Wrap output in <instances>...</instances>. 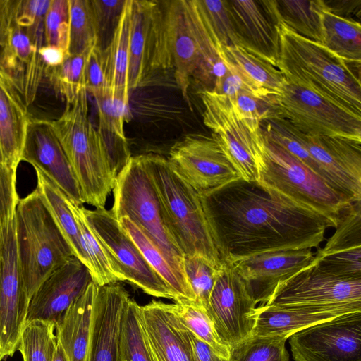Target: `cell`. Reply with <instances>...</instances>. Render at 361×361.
Masks as SVG:
<instances>
[{
	"label": "cell",
	"mask_w": 361,
	"mask_h": 361,
	"mask_svg": "<svg viewBox=\"0 0 361 361\" xmlns=\"http://www.w3.org/2000/svg\"><path fill=\"white\" fill-rule=\"evenodd\" d=\"M286 122L317 164L324 179L350 203L361 202V143L305 134Z\"/></svg>",
	"instance_id": "e0dca14e"
},
{
	"label": "cell",
	"mask_w": 361,
	"mask_h": 361,
	"mask_svg": "<svg viewBox=\"0 0 361 361\" xmlns=\"http://www.w3.org/2000/svg\"><path fill=\"white\" fill-rule=\"evenodd\" d=\"M216 37L222 47L242 46L227 0H197Z\"/></svg>",
	"instance_id": "f6af8a7d"
},
{
	"label": "cell",
	"mask_w": 361,
	"mask_h": 361,
	"mask_svg": "<svg viewBox=\"0 0 361 361\" xmlns=\"http://www.w3.org/2000/svg\"><path fill=\"white\" fill-rule=\"evenodd\" d=\"M227 58L271 96L281 92L286 80L272 63L255 51L242 47H222Z\"/></svg>",
	"instance_id": "e575fe53"
},
{
	"label": "cell",
	"mask_w": 361,
	"mask_h": 361,
	"mask_svg": "<svg viewBox=\"0 0 361 361\" xmlns=\"http://www.w3.org/2000/svg\"><path fill=\"white\" fill-rule=\"evenodd\" d=\"M97 285L92 282L56 326V337L68 361H86Z\"/></svg>",
	"instance_id": "f1b7e54d"
},
{
	"label": "cell",
	"mask_w": 361,
	"mask_h": 361,
	"mask_svg": "<svg viewBox=\"0 0 361 361\" xmlns=\"http://www.w3.org/2000/svg\"><path fill=\"white\" fill-rule=\"evenodd\" d=\"M51 2V0H20L16 23L27 27L44 19Z\"/></svg>",
	"instance_id": "11a10c76"
},
{
	"label": "cell",
	"mask_w": 361,
	"mask_h": 361,
	"mask_svg": "<svg viewBox=\"0 0 361 361\" xmlns=\"http://www.w3.org/2000/svg\"><path fill=\"white\" fill-rule=\"evenodd\" d=\"M30 118L21 95L0 71V163L18 168Z\"/></svg>",
	"instance_id": "4316f807"
},
{
	"label": "cell",
	"mask_w": 361,
	"mask_h": 361,
	"mask_svg": "<svg viewBox=\"0 0 361 361\" xmlns=\"http://www.w3.org/2000/svg\"><path fill=\"white\" fill-rule=\"evenodd\" d=\"M90 2L96 28L97 46L103 50L111 41L126 0H90Z\"/></svg>",
	"instance_id": "681fc988"
},
{
	"label": "cell",
	"mask_w": 361,
	"mask_h": 361,
	"mask_svg": "<svg viewBox=\"0 0 361 361\" xmlns=\"http://www.w3.org/2000/svg\"><path fill=\"white\" fill-rule=\"evenodd\" d=\"M219 269L215 268L202 257H183V271L195 294V304L205 310Z\"/></svg>",
	"instance_id": "ee69618b"
},
{
	"label": "cell",
	"mask_w": 361,
	"mask_h": 361,
	"mask_svg": "<svg viewBox=\"0 0 361 361\" xmlns=\"http://www.w3.org/2000/svg\"><path fill=\"white\" fill-rule=\"evenodd\" d=\"M2 359H3V357H2L1 350V346H0V361H1Z\"/></svg>",
	"instance_id": "94428289"
},
{
	"label": "cell",
	"mask_w": 361,
	"mask_h": 361,
	"mask_svg": "<svg viewBox=\"0 0 361 361\" xmlns=\"http://www.w3.org/2000/svg\"><path fill=\"white\" fill-rule=\"evenodd\" d=\"M203 121L240 178L258 182L264 164L265 137L261 122L243 117L225 96L212 90L200 93Z\"/></svg>",
	"instance_id": "9c48e42d"
},
{
	"label": "cell",
	"mask_w": 361,
	"mask_h": 361,
	"mask_svg": "<svg viewBox=\"0 0 361 361\" xmlns=\"http://www.w3.org/2000/svg\"><path fill=\"white\" fill-rule=\"evenodd\" d=\"M287 339L281 336L251 335L230 349L228 361H288Z\"/></svg>",
	"instance_id": "60d3db41"
},
{
	"label": "cell",
	"mask_w": 361,
	"mask_h": 361,
	"mask_svg": "<svg viewBox=\"0 0 361 361\" xmlns=\"http://www.w3.org/2000/svg\"><path fill=\"white\" fill-rule=\"evenodd\" d=\"M322 44L348 64L360 67L361 25L359 22L334 14L326 8L322 14Z\"/></svg>",
	"instance_id": "4dcf8cb0"
},
{
	"label": "cell",
	"mask_w": 361,
	"mask_h": 361,
	"mask_svg": "<svg viewBox=\"0 0 361 361\" xmlns=\"http://www.w3.org/2000/svg\"><path fill=\"white\" fill-rule=\"evenodd\" d=\"M44 38L46 46L58 47L68 54V0H51L44 18Z\"/></svg>",
	"instance_id": "c3c4849f"
},
{
	"label": "cell",
	"mask_w": 361,
	"mask_h": 361,
	"mask_svg": "<svg viewBox=\"0 0 361 361\" xmlns=\"http://www.w3.org/2000/svg\"><path fill=\"white\" fill-rule=\"evenodd\" d=\"M221 262L206 312L230 350L251 336L257 304L233 263Z\"/></svg>",
	"instance_id": "5bb4252c"
},
{
	"label": "cell",
	"mask_w": 361,
	"mask_h": 361,
	"mask_svg": "<svg viewBox=\"0 0 361 361\" xmlns=\"http://www.w3.org/2000/svg\"><path fill=\"white\" fill-rule=\"evenodd\" d=\"M54 324L35 319L27 322L18 348L23 361H53L58 343Z\"/></svg>",
	"instance_id": "ab89813d"
},
{
	"label": "cell",
	"mask_w": 361,
	"mask_h": 361,
	"mask_svg": "<svg viewBox=\"0 0 361 361\" xmlns=\"http://www.w3.org/2000/svg\"><path fill=\"white\" fill-rule=\"evenodd\" d=\"M53 361H68L66 355L59 341L54 355Z\"/></svg>",
	"instance_id": "91938a15"
},
{
	"label": "cell",
	"mask_w": 361,
	"mask_h": 361,
	"mask_svg": "<svg viewBox=\"0 0 361 361\" xmlns=\"http://www.w3.org/2000/svg\"><path fill=\"white\" fill-rule=\"evenodd\" d=\"M92 47L79 54L68 56L58 66L44 70V77L47 79L54 92L65 100L66 104L72 103L81 91L86 90L85 68Z\"/></svg>",
	"instance_id": "8d00e7d4"
},
{
	"label": "cell",
	"mask_w": 361,
	"mask_h": 361,
	"mask_svg": "<svg viewBox=\"0 0 361 361\" xmlns=\"http://www.w3.org/2000/svg\"><path fill=\"white\" fill-rule=\"evenodd\" d=\"M86 90L51 121L80 187L85 203L104 208L115 179L104 140L88 117Z\"/></svg>",
	"instance_id": "277c9868"
},
{
	"label": "cell",
	"mask_w": 361,
	"mask_h": 361,
	"mask_svg": "<svg viewBox=\"0 0 361 361\" xmlns=\"http://www.w3.org/2000/svg\"><path fill=\"white\" fill-rule=\"evenodd\" d=\"M161 3L171 68L174 69L175 80L183 97L189 102L191 78L213 88L215 81L225 73L226 68L209 29L188 11L185 1Z\"/></svg>",
	"instance_id": "5b68a950"
},
{
	"label": "cell",
	"mask_w": 361,
	"mask_h": 361,
	"mask_svg": "<svg viewBox=\"0 0 361 361\" xmlns=\"http://www.w3.org/2000/svg\"><path fill=\"white\" fill-rule=\"evenodd\" d=\"M68 204L79 230L80 244L93 282L99 286L118 282L102 243L85 216L83 206L76 204L69 198Z\"/></svg>",
	"instance_id": "d590c367"
},
{
	"label": "cell",
	"mask_w": 361,
	"mask_h": 361,
	"mask_svg": "<svg viewBox=\"0 0 361 361\" xmlns=\"http://www.w3.org/2000/svg\"><path fill=\"white\" fill-rule=\"evenodd\" d=\"M276 68L286 80L361 117V82L345 61L323 44L279 25Z\"/></svg>",
	"instance_id": "7a4b0ae2"
},
{
	"label": "cell",
	"mask_w": 361,
	"mask_h": 361,
	"mask_svg": "<svg viewBox=\"0 0 361 361\" xmlns=\"http://www.w3.org/2000/svg\"><path fill=\"white\" fill-rule=\"evenodd\" d=\"M139 312L153 361H193L190 331L168 303L152 300Z\"/></svg>",
	"instance_id": "484cf974"
},
{
	"label": "cell",
	"mask_w": 361,
	"mask_h": 361,
	"mask_svg": "<svg viewBox=\"0 0 361 361\" xmlns=\"http://www.w3.org/2000/svg\"><path fill=\"white\" fill-rule=\"evenodd\" d=\"M35 169L37 175L36 188L71 247L73 255L88 268L87 260L80 244L79 230L69 207L68 196L44 173L37 168Z\"/></svg>",
	"instance_id": "1f68e13d"
},
{
	"label": "cell",
	"mask_w": 361,
	"mask_h": 361,
	"mask_svg": "<svg viewBox=\"0 0 361 361\" xmlns=\"http://www.w3.org/2000/svg\"><path fill=\"white\" fill-rule=\"evenodd\" d=\"M288 338L295 361H361V311L312 325Z\"/></svg>",
	"instance_id": "2e32d148"
},
{
	"label": "cell",
	"mask_w": 361,
	"mask_h": 361,
	"mask_svg": "<svg viewBox=\"0 0 361 361\" xmlns=\"http://www.w3.org/2000/svg\"><path fill=\"white\" fill-rule=\"evenodd\" d=\"M223 61L226 71L221 78L216 80L212 91L225 97L238 92H247L262 99H270L272 96L252 81L238 66L227 58L224 52Z\"/></svg>",
	"instance_id": "7dc6e473"
},
{
	"label": "cell",
	"mask_w": 361,
	"mask_h": 361,
	"mask_svg": "<svg viewBox=\"0 0 361 361\" xmlns=\"http://www.w3.org/2000/svg\"><path fill=\"white\" fill-rule=\"evenodd\" d=\"M324 3L329 11L338 16H341L342 11L346 13L360 11V0L324 1Z\"/></svg>",
	"instance_id": "680465c9"
},
{
	"label": "cell",
	"mask_w": 361,
	"mask_h": 361,
	"mask_svg": "<svg viewBox=\"0 0 361 361\" xmlns=\"http://www.w3.org/2000/svg\"><path fill=\"white\" fill-rule=\"evenodd\" d=\"M233 107L245 118L262 121L274 114V105L269 100L258 98L250 93L238 92L226 97Z\"/></svg>",
	"instance_id": "816d5d0a"
},
{
	"label": "cell",
	"mask_w": 361,
	"mask_h": 361,
	"mask_svg": "<svg viewBox=\"0 0 361 361\" xmlns=\"http://www.w3.org/2000/svg\"><path fill=\"white\" fill-rule=\"evenodd\" d=\"M21 161L40 170L76 204L85 203L79 183L51 121L30 118Z\"/></svg>",
	"instance_id": "ac0fdd59"
},
{
	"label": "cell",
	"mask_w": 361,
	"mask_h": 361,
	"mask_svg": "<svg viewBox=\"0 0 361 361\" xmlns=\"http://www.w3.org/2000/svg\"><path fill=\"white\" fill-rule=\"evenodd\" d=\"M126 233L134 241L149 264L169 285L176 301L195 302V296L186 278L178 274L150 239L129 218L118 220ZM175 301V302H176Z\"/></svg>",
	"instance_id": "d6a6232c"
},
{
	"label": "cell",
	"mask_w": 361,
	"mask_h": 361,
	"mask_svg": "<svg viewBox=\"0 0 361 361\" xmlns=\"http://www.w3.org/2000/svg\"><path fill=\"white\" fill-rule=\"evenodd\" d=\"M39 54L45 68H54L61 65L69 54L61 49L51 46H43L39 49Z\"/></svg>",
	"instance_id": "6f0895ef"
},
{
	"label": "cell",
	"mask_w": 361,
	"mask_h": 361,
	"mask_svg": "<svg viewBox=\"0 0 361 361\" xmlns=\"http://www.w3.org/2000/svg\"><path fill=\"white\" fill-rule=\"evenodd\" d=\"M258 183L332 221L336 227L353 204L285 149L266 137Z\"/></svg>",
	"instance_id": "52a82bcc"
},
{
	"label": "cell",
	"mask_w": 361,
	"mask_h": 361,
	"mask_svg": "<svg viewBox=\"0 0 361 361\" xmlns=\"http://www.w3.org/2000/svg\"><path fill=\"white\" fill-rule=\"evenodd\" d=\"M17 168L0 163V228L15 216L19 202L16 190Z\"/></svg>",
	"instance_id": "f907efd6"
},
{
	"label": "cell",
	"mask_w": 361,
	"mask_h": 361,
	"mask_svg": "<svg viewBox=\"0 0 361 361\" xmlns=\"http://www.w3.org/2000/svg\"><path fill=\"white\" fill-rule=\"evenodd\" d=\"M93 97L98 111V130L106 144L116 179L131 157L123 128L129 113L128 99L109 89Z\"/></svg>",
	"instance_id": "83f0119b"
},
{
	"label": "cell",
	"mask_w": 361,
	"mask_h": 361,
	"mask_svg": "<svg viewBox=\"0 0 361 361\" xmlns=\"http://www.w3.org/2000/svg\"><path fill=\"white\" fill-rule=\"evenodd\" d=\"M30 299L22 276L16 214L0 228V346L3 359L18 348Z\"/></svg>",
	"instance_id": "7c38bea8"
},
{
	"label": "cell",
	"mask_w": 361,
	"mask_h": 361,
	"mask_svg": "<svg viewBox=\"0 0 361 361\" xmlns=\"http://www.w3.org/2000/svg\"><path fill=\"white\" fill-rule=\"evenodd\" d=\"M70 55L79 54L97 44L90 0H68Z\"/></svg>",
	"instance_id": "b9f144b4"
},
{
	"label": "cell",
	"mask_w": 361,
	"mask_h": 361,
	"mask_svg": "<svg viewBox=\"0 0 361 361\" xmlns=\"http://www.w3.org/2000/svg\"><path fill=\"white\" fill-rule=\"evenodd\" d=\"M242 47L276 67L279 55V25L276 0H227Z\"/></svg>",
	"instance_id": "7402d4cb"
},
{
	"label": "cell",
	"mask_w": 361,
	"mask_h": 361,
	"mask_svg": "<svg viewBox=\"0 0 361 361\" xmlns=\"http://www.w3.org/2000/svg\"><path fill=\"white\" fill-rule=\"evenodd\" d=\"M171 68L162 3L131 0L128 68L129 92L149 73Z\"/></svg>",
	"instance_id": "4fadbf2b"
},
{
	"label": "cell",
	"mask_w": 361,
	"mask_h": 361,
	"mask_svg": "<svg viewBox=\"0 0 361 361\" xmlns=\"http://www.w3.org/2000/svg\"><path fill=\"white\" fill-rule=\"evenodd\" d=\"M16 233L20 270L31 300L44 281L73 253L37 188L19 200Z\"/></svg>",
	"instance_id": "8992f818"
},
{
	"label": "cell",
	"mask_w": 361,
	"mask_h": 361,
	"mask_svg": "<svg viewBox=\"0 0 361 361\" xmlns=\"http://www.w3.org/2000/svg\"><path fill=\"white\" fill-rule=\"evenodd\" d=\"M159 199L166 226L183 256L200 257L216 269L221 260L200 195L169 159L142 154Z\"/></svg>",
	"instance_id": "3957f363"
},
{
	"label": "cell",
	"mask_w": 361,
	"mask_h": 361,
	"mask_svg": "<svg viewBox=\"0 0 361 361\" xmlns=\"http://www.w3.org/2000/svg\"><path fill=\"white\" fill-rule=\"evenodd\" d=\"M315 255L312 248L262 253L233 263L256 304L267 303L277 286L309 267Z\"/></svg>",
	"instance_id": "ffe728a7"
},
{
	"label": "cell",
	"mask_w": 361,
	"mask_h": 361,
	"mask_svg": "<svg viewBox=\"0 0 361 361\" xmlns=\"http://www.w3.org/2000/svg\"><path fill=\"white\" fill-rule=\"evenodd\" d=\"M85 216L102 243L118 281H129L145 293L176 301L163 278L149 264L111 211L87 209Z\"/></svg>",
	"instance_id": "8fae6325"
},
{
	"label": "cell",
	"mask_w": 361,
	"mask_h": 361,
	"mask_svg": "<svg viewBox=\"0 0 361 361\" xmlns=\"http://www.w3.org/2000/svg\"><path fill=\"white\" fill-rule=\"evenodd\" d=\"M314 267L320 272L342 280L361 279V247L317 257Z\"/></svg>",
	"instance_id": "bcb514c9"
},
{
	"label": "cell",
	"mask_w": 361,
	"mask_h": 361,
	"mask_svg": "<svg viewBox=\"0 0 361 361\" xmlns=\"http://www.w3.org/2000/svg\"><path fill=\"white\" fill-rule=\"evenodd\" d=\"M281 21L300 35L322 43L324 0H276Z\"/></svg>",
	"instance_id": "836d02e7"
},
{
	"label": "cell",
	"mask_w": 361,
	"mask_h": 361,
	"mask_svg": "<svg viewBox=\"0 0 361 361\" xmlns=\"http://www.w3.org/2000/svg\"><path fill=\"white\" fill-rule=\"evenodd\" d=\"M334 233L325 245L317 248V257L361 247V202L354 203L342 216Z\"/></svg>",
	"instance_id": "7bdbcfd3"
},
{
	"label": "cell",
	"mask_w": 361,
	"mask_h": 361,
	"mask_svg": "<svg viewBox=\"0 0 361 361\" xmlns=\"http://www.w3.org/2000/svg\"><path fill=\"white\" fill-rule=\"evenodd\" d=\"M221 262L262 253L318 248L336 225L326 218L239 178L200 196Z\"/></svg>",
	"instance_id": "6da1fadb"
},
{
	"label": "cell",
	"mask_w": 361,
	"mask_h": 361,
	"mask_svg": "<svg viewBox=\"0 0 361 361\" xmlns=\"http://www.w3.org/2000/svg\"><path fill=\"white\" fill-rule=\"evenodd\" d=\"M271 102L272 116L283 118L302 133L361 143V117L312 91L286 80L280 94L272 97Z\"/></svg>",
	"instance_id": "30bf717a"
},
{
	"label": "cell",
	"mask_w": 361,
	"mask_h": 361,
	"mask_svg": "<svg viewBox=\"0 0 361 361\" xmlns=\"http://www.w3.org/2000/svg\"><path fill=\"white\" fill-rule=\"evenodd\" d=\"M131 0H126L108 46L102 50L103 64L111 92L128 99V68Z\"/></svg>",
	"instance_id": "f546056e"
},
{
	"label": "cell",
	"mask_w": 361,
	"mask_h": 361,
	"mask_svg": "<svg viewBox=\"0 0 361 361\" xmlns=\"http://www.w3.org/2000/svg\"><path fill=\"white\" fill-rule=\"evenodd\" d=\"M20 0H0V71L6 75V65L12 27Z\"/></svg>",
	"instance_id": "db71d44e"
},
{
	"label": "cell",
	"mask_w": 361,
	"mask_h": 361,
	"mask_svg": "<svg viewBox=\"0 0 361 361\" xmlns=\"http://www.w3.org/2000/svg\"><path fill=\"white\" fill-rule=\"evenodd\" d=\"M129 298L118 282L97 286L86 361H122L121 324Z\"/></svg>",
	"instance_id": "603a6c76"
},
{
	"label": "cell",
	"mask_w": 361,
	"mask_h": 361,
	"mask_svg": "<svg viewBox=\"0 0 361 361\" xmlns=\"http://www.w3.org/2000/svg\"><path fill=\"white\" fill-rule=\"evenodd\" d=\"M111 212L129 218L150 239L171 267L184 276L183 255L170 234L143 156L131 157L115 179Z\"/></svg>",
	"instance_id": "ba28073f"
},
{
	"label": "cell",
	"mask_w": 361,
	"mask_h": 361,
	"mask_svg": "<svg viewBox=\"0 0 361 361\" xmlns=\"http://www.w3.org/2000/svg\"><path fill=\"white\" fill-rule=\"evenodd\" d=\"M361 311V301L334 304H264L256 307L251 335L281 336L293 334L340 315Z\"/></svg>",
	"instance_id": "d4e9b609"
},
{
	"label": "cell",
	"mask_w": 361,
	"mask_h": 361,
	"mask_svg": "<svg viewBox=\"0 0 361 361\" xmlns=\"http://www.w3.org/2000/svg\"><path fill=\"white\" fill-rule=\"evenodd\" d=\"M168 159L200 196L241 178L217 141L202 133H190L176 142Z\"/></svg>",
	"instance_id": "9a60e30c"
},
{
	"label": "cell",
	"mask_w": 361,
	"mask_h": 361,
	"mask_svg": "<svg viewBox=\"0 0 361 361\" xmlns=\"http://www.w3.org/2000/svg\"><path fill=\"white\" fill-rule=\"evenodd\" d=\"M193 361H228L218 355L207 343L190 331Z\"/></svg>",
	"instance_id": "9f6ffc18"
},
{
	"label": "cell",
	"mask_w": 361,
	"mask_h": 361,
	"mask_svg": "<svg viewBox=\"0 0 361 361\" xmlns=\"http://www.w3.org/2000/svg\"><path fill=\"white\" fill-rule=\"evenodd\" d=\"M361 301V279L342 280L318 271L313 262L279 284L267 305L334 304Z\"/></svg>",
	"instance_id": "cb8c5ba5"
},
{
	"label": "cell",
	"mask_w": 361,
	"mask_h": 361,
	"mask_svg": "<svg viewBox=\"0 0 361 361\" xmlns=\"http://www.w3.org/2000/svg\"><path fill=\"white\" fill-rule=\"evenodd\" d=\"M139 309L140 305L130 297L124 308L121 324L122 361H153Z\"/></svg>",
	"instance_id": "f35d334b"
},
{
	"label": "cell",
	"mask_w": 361,
	"mask_h": 361,
	"mask_svg": "<svg viewBox=\"0 0 361 361\" xmlns=\"http://www.w3.org/2000/svg\"><path fill=\"white\" fill-rule=\"evenodd\" d=\"M169 307L189 331L207 343L218 355L228 360L230 350L219 337L203 307L186 300L176 301L169 304Z\"/></svg>",
	"instance_id": "74e56055"
},
{
	"label": "cell",
	"mask_w": 361,
	"mask_h": 361,
	"mask_svg": "<svg viewBox=\"0 0 361 361\" xmlns=\"http://www.w3.org/2000/svg\"><path fill=\"white\" fill-rule=\"evenodd\" d=\"M85 83L87 92L92 96L109 89L103 64L102 49L97 44L91 48L87 56Z\"/></svg>",
	"instance_id": "f5cc1de1"
},
{
	"label": "cell",
	"mask_w": 361,
	"mask_h": 361,
	"mask_svg": "<svg viewBox=\"0 0 361 361\" xmlns=\"http://www.w3.org/2000/svg\"><path fill=\"white\" fill-rule=\"evenodd\" d=\"M93 282L89 269L74 255L54 271L32 295L27 322L35 319L60 322L70 305Z\"/></svg>",
	"instance_id": "d6986e66"
},
{
	"label": "cell",
	"mask_w": 361,
	"mask_h": 361,
	"mask_svg": "<svg viewBox=\"0 0 361 361\" xmlns=\"http://www.w3.org/2000/svg\"><path fill=\"white\" fill-rule=\"evenodd\" d=\"M45 45L44 19L23 27L15 22L11 32L6 76L28 107L35 100L45 66L39 49Z\"/></svg>",
	"instance_id": "44dd1931"
}]
</instances>
